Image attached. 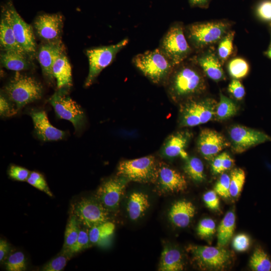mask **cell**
<instances>
[{
	"label": "cell",
	"mask_w": 271,
	"mask_h": 271,
	"mask_svg": "<svg viewBox=\"0 0 271 271\" xmlns=\"http://www.w3.org/2000/svg\"><path fill=\"white\" fill-rule=\"evenodd\" d=\"M249 245L250 238L245 234H239L235 236L233 239L232 246L236 251H244L248 248Z\"/></svg>",
	"instance_id": "44"
},
{
	"label": "cell",
	"mask_w": 271,
	"mask_h": 271,
	"mask_svg": "<svg viewBox=\"0 0 271 271\" xmlns=\"http://www.w3.org/2000/svg\"><path fill=\"white\" fill-rule=\"evenodd\" d=\"M52 73L58 89H66L72 85L71 67L67 57L62 53L57 57L52 66Z\"/></svg>",
	"instance_id": "22"
},
{
	"label": "cell",
	"mask_w": 271,
	"mask_h": 271,
	"mask_svg": "<svg viewBox=\"0 0 271 271\" xmlns=\"http://www.w3.org/2000/svg\"><path fill=\"white\" fill-rule=\"evenodd\" d=\"M237 111L235 103L220 92V100L216 107L215 116L217 119L220 120L226 119L234 116Z\"/></svg>",
	"instance_id": "31"
},
{
	"label": "cell",
	"mask_w": 271,
	"mask_h": 271,
	"mask_svg": "<svg viewBox=\"0 0 271 271\" xmlns=\"http://www.w3.org/2000/svg\"><path fill=\"white\" fill-rule=\"evenodd\" d=\"M235 216L233 212L228 211L221 220L217 229V244L225 245L231 238L235 228Z\"/></svg>",
	"instance_id": "28"
},
{
	"label": "cell",
	"mask_w": 271,
	"mask_h": 271,
	"mask_svg": "<svg viewBox=\"0 0 271 271\" xmlns=\"http://www.w3.org/2000/svg\"><path fill=\"white\" fill-rule=\"evenodd\" d=\"M193 203L187 200H179L171 206L168 214L170 221L176 227L184 228L190 223L195 214Z\"/></svg>",
	"instance_id": "20"
},
{
	"label": "cell",
	"mask_w": 271,
	"mask_h": 271,
	"mask_svg": "<svg viewBox=\"0 0 271 271\" xmlns=\"http://www.w3.org/2000/svg\"><path fill=\"white\" fill-rule=\"evenodd\" d=\"M190 137V133L184 131L171 135L163 145L161 152L162 156L167 158L180 157L186 160L189 157L186 148Z\"/></svg>",
	"instance_id": "19"
},
{
	"label": "cell",
	"mask_w": 271,
	"mask_h": 271,
	"mask_svg": "<svg viewBox=\"0 0 271 271\" xmlns=\"http://www.w3.org/2000/svg\"><path fill=\"white\" fill-rule=\"evenodd\" d=\"M5 264L6 269L8 271H24L27 268L26 257L21 251H16L9 255Z\"/></svg>",
	"instance_id": "36"
},
{
	"label": "cell",
	"mask_w": 271,
	"mask_h": 271,
	"mask_svg": "<svg viewBox=\"0 0 271 271\" xmlns=\"http://www.w3.org/2000/svg\"><path fill=\"white\" fill-rule=\"evenodd\" d=\"M30 115L32 118L35 132L39 139L43 141H58L63 139L65 132L53 126L44 110H33Z\"/></svg>",
	"instance_id": "17"
},
{
	"label": "cell",
	"mask_w": 271,
	"mask_h": 271,
	"mask_svg": "<svg viewBox=\"0 0 271 271\" xmlns=\"http://www.w3.org/2000/svg\"><path fill=\"white\" fill-rule=\"evenodd\" d=\"M30 173L28 169L16 165H11L8 171L11 178L19 181H27Z\"/></svg>",
	"instance_id": "43"
},
{
	"label": "cell",
	"mask_w": 271,
	"mask_h": 271,
	"mask_svg": "<svg viewBox=\"0 0 271 271\" xmlns=\"http://www.w3.org/2000/svg\"><path fill=\"white\" fill-rule=\"evenodd\" d=\"M117 175L129 181L141 183H155L158 177V165L153 156L120 162Z\"/></svg>",
	"instance_id": "6"
},
{
	"label": "cell",
	"mask_w": 271,
	"mask_h": 271,
	"mask_svg": "<svg viewBox=\"0 0 271 271\" xmlns=\"http://www.w3.org/2000/svg\"><path fill=\"white\" fill-rule=\"evenodd\" d=\"M196 62L211 79L219 81L225 76L218 58L211 52H205L196 58Z\"/></svg>",
	"instance_id": "21"
},
{
	"label": "cell",
	"mask_w": 271,
	"mask_h": 271,
	"mask_svg": "<svg viewBox=\"0 0 271 271\" xmlns=\"http://www.w3.org/2000/svg\"><path fill=\"white\" fill-rule=\"evenodd\" d=\"M197 233L202 238H208L213 235L216 231V224L211 218H204L198 224Z\"/></svg>",
	"instance_id": "41"
},
{
	"label": "cell",
	"mask_w": 271,
	"mask_h": 271,
	"mask_svg": "<svg viewBox=\"0 0 271 271\" xmlns=\"http://www.w3.org/2000/svg\"><path fill=\"white\" fill-rule=\"evenodd\" d=\"M132 62L146 77L157 84L167 82L175 67L159 48L135 55Z\"/></svg>",
	"instance_id": "2"
},
{
	"label": "cell",
	"mask_w": 271,
	"mask_h": 271,
	"mask_svg": "<svg viewBox=\"0 0 271 271\" xmlns=\"http://www.w3.org/2000/svg\"><path fill=\"white\" fill-rule=\"evenodd\" d=\"M230 176L223 173L214 187V191L224 198L230 197L229 193Z\"/></svg>",
	"instance_id": "42"
},
{
	"label": "cell",
	"mask_w": 271,
	"mask_h": 271,
	"mask_svg": "<svg viewBox=\"0 0 271 271\" xmlns=\"http://www.w3.org/2000/svg\"><path fill=\"white\" fill-rule=\"evenodd\" d=\"M128 182L121 176L110 178L100 186L95 197L109 212L114 211L119 206Z\"/></svg>",
	"instance_id": "13"
},
{
	"label": "cell",
	"mask_w": 271,
	"mask_h": 271,
	"mask_svg": "<svg viewBox=\"0 0 271 271\" xmlns=\"http://www.w3.org/2000/svg\"><path fill=\"white\" fill-rule=\"evenodd\" d=\"M249 70L248 63L241 58H235L228 63V70L230 75L234 79H239L245 77Z\"/></svg>",
	"instance_id": "35"
},
{
	"label": "cell",
	"mask_w": 271,
	"mask_h": 271,
	"mask_svg": "<svg viewBox=\"0 0 271 271\" xmlns=\"http://www.w3.org/2000/svg\"><path fill=\"white\" fill-rule=\"evenodd\" d=\"M222 172H225L231 169L234 164L233 159L227 153H223Z\"/></svg>",
	"instance_id": "51"
},
{
	"label": "cell",
	"mask_w": 271,
	"mask_h": 271,
	"mask_svg": "<svg viewBox=\"0 0 271 271\" xmlns=\"http://www.w3.org/2000/svg\"><path fill=\"white\" fill-rule=\"evenodd\" d=\"M27 182L37 189L44 192L50 197L53 196L48 184L43 176L37 172H31Z\"/></svg>",
	"instance_id": "40"
},
{
	"label": "cell",
	"mask_w": 271,
	"mask_h": 271,
	"mask_svg": "<svg viewBox=\"0 0 271 271\" xmlns=\"http://www.w3.org/2000/svg\"><path fill=\"white\" fill-rule=\"evenodd\" d=\"M63 17L60 13H44L35 19L34 26L37 35L43 42L61 41Z\"/></svg>",
	"instance_id": "14"
},
{
	"label": "cell",
	"mask_w": 271,
	"mask_h": 271,
	"mask_svg": "<svg viewBox=\"0 0 271 271\" xmlns=\"http://www.w3.org/2000/svg\"><path fill=\"white\" fill-rule=\"evenodd\" d=\"M184 170L188 177L195 182H201L205 179L203 164L197 157L188 158L186 160Z\"/></svg>",
	"instance_id": "32"
},
{
	"label": "cell",
	"mask_w": 271,
	"mask_h": 271,
	"mask_svg": "<svg viewBox=\"0 0 271 271\" xmlns=\"http://www.w3.org/2000/svg\"><path fill=\"white\" fill-rule=\"evenodd\" d=\"M223 153L217 155L212 159L211 168L214 174H217L223 173L222 165L223 159Z\"/></svg>",
	"instance_id": "49"
},
{
	"label": "cell",
	"mask_w": 271,
	"mask_h": 271,
	"mask_svg": "<svg viewBox=\"0 0 271 271\" xmlns=\"http://www.w3.org/2000/svg\"><path fill=\"white\" fill-rule=\"evenodd\" d=\"M229 92L237 100H241L245 95V89L242 83L238 79H234L228 87Z\"/></svg>",
	"instance_id": "45"
},
{
	"label": "cell",
	"mask_w": 271,
	"mask_h": 271,
	"mask_svg": "<svg viewBox=\"0 0 271 271\" xmlns=\"http://www.w3.org/2000/svg\"><path fill=\"white\" fill-rule=\"evenodd\" d=\"M180 124L187 127L201 124L200 101L191 100L184 105L181 110Z\"/></svg>",
	"instance_id": "27"
},
{
	"label": "cell",
	"mask_w": 271,
	"mask_h": 271,
	"mask_svg": "<svg viewBox=\"0 0 271 271\" xmlns=\"http://www.w3.org/2000/svg\"><path fill=\"white\" fill-rule=\"evenodd\" d=\"M174 66L183 62L191 54L192 48L180 23L173 24L162 38L158 47Z\"/></svg>",
	"instance_id": "5"
},
{
	"label": "cell",
	"mask_w": 271,
	"mask_h": 271,
	"mask_svg": "<svg viewBox=\"0 0 271 271\" xmlns=\"http://www.w3.org/2000/svg\"><path fill=\"white\" fill-rule=\"evenodd\" d=\"M270 26H271V24H270Z\"/></svg>",
	"instance_id": "54"
},
{
	"label": "cell",
	"mask_w": 271,
	"mask_h": 271,
	"mask_svg": "<svg viewBox=\"0 0 271 271\" xmlns=\"http://www.w3.org/2000/svg\"><path fill=\"white\" fill-rule=\"evenodd\" d=\"M0 44L2 51L12 50L27 54L18 42L12 28L2 16L0 23Z\"/></svg>",
	"instance_id": "26"
},
{
	"label": "cell",
	"mask_w": 271,
	"mask_h": 271,
	"mask_svg": "<svg viewBox=\"0 0 271 271\" xmlns=\"http://www.w3.org/2000/svg\"><path fill=\"white\" fill-rule=\"evenodd\" d=\"M244 171L240 168L233 169L230 175L229 193L232 197H237L241 192L245 182Z\"/></svg>",
	"instance_id": "34"
},
{
	"label": "cell",
	"mask_w": 271,
	"mask_h": 271,
	"mask_svg": "<svg viewBox=\"0 0 271 271\" xmlns=\"http://www.w3.org/2000/svg\"><path fill=\"white\" fill-rule=\"evenodd\" d=\"M249 266L255 271H269L271 261L267 254L261 248H257L250 257Z\"/></svg>",
	"instance_id": "33"
},
{
	"label": "cell",
	"mask_w": 271,
	"mask_h": 271,
	"mask_svg": "<svg viewBox=\"0 0 271 271\" xmlns=\"http://www.w3.org/2000/svg\"><path fill=\"white\" fill-rule=\"evenodd\" d=\"M187 249L198 266L203 269H221L230 258L229 252L221 246L190 245Z\"/></svg>",
	"instance_id": "11"
},
{
	"label": "cell",
	"mask_w": 271,
	"mask_h": 271,
	"mask_svg": "<svg viewBox=\"0 0 271 271\" xmlns=\"http://www.w3.org/2000/svg\"><path fill=\"white\" fill-rule=\"evenodd\" d=\"M71 256L63 251L47 262L41 268L42 271H60L66 265Z\"/></svg>",
	"instance_id": "39"
},
{
	"label": "cell",
	"mask_w": 271,
	"mask_h": 271,
	"mask_svg": "<svg viewBox=\"0 0 271 271\" xmlns=\"http://www.w3.org/2000/svg\"><path fill=\"white\" fill-rule=\"evenodd\" d=\"M184 269V262L181 252L177 249L165 247L161 254L159 270L180 271Z\"/></svg>",
	"instance_id": "25"
},
{
	"label": "cell",
	"mask_w": 271,
	"mask_h": 271,
	"mask_svg": "<svg viewBox=\"0 0 271 271\" xmlns=\"http://www.w3.org/2000/svg\"><path fill=\"white\" fill-rule=\"evenodd\" d=\"M228 146V143L222 134L210 129L202 130L197 142L199 152L207 160H212Z\"/></svg>",
	"instance_id": "16"
},
{
	"label": "cell",
	"mask_w": 271,
	"mask_h": 271,
	"mask_svg": "<svg viewBox=\"0 0 271 271\" xmlns=\"http://www.w3.org/2000/svg\"><path fill=\"white\" fill-rule=\"evenodd\" d=\"M203 200L208 208L212 210L219 208V201L217 193L214 190L207 192L203 197Z\"/></svg>",
	"instance_id": "47"
},
{
	"label": "cell",
	"mask_w": 271,
	"mask_h": 271,
	"mask_svg": "<svg viewBox=\"0 0 271 271\" xmlns=\"http://www.w3.org/2000/svg\"><path fill=\"white\" fill-rule=\"evenodd\" d=\"M160 192L174 193L184 191L187 187L185 177L164 163L158 165L156 182Z\"/></svg>",
	"instance_id": "15"
},
{
	"label": "cell",
	"mask_w": 271,
	"mask_h": 271,
	"mask_svg": "<svg viewBox=\"0 0 271 271\" xmlns=\"http://www.w3.org/2000/svg\"><path fill=\"white\" fill-rule=\"evenodd\" d=\"M2 16L12 28L19 44L31 59H33L37 47L32 27L24 21L11 0L3 6Z\"/></svg>",
	"instance_id": "7"
},
{
	"label": "cell",
	"mask_w": 271,
	"mask_h": 271,
	"mask_svg": "<svg viewBox=\"0 0 271 271\" xmlns=\"http://www.w3.org/2000/svg\"><path fill=\"white\" fill-rule=\"evenodd\" d=\"M80 228V223L75 216L71 214L66 227L64 242L62 251L69 254L70 248L74 245L77 239Z\"/></svg>",
	"instance_id": "30"
},
{
	"label": "cell",
	"mask_w": 271,
	"mask_h": 271,
	"mask_svg": "<svg viewBox=\"0 0 271 271\" xmlns=\"http://www.w3.org/2000/svg\"><path fill=\"white\" fill-rule=\"evenodd\" d=\"M49 101L59 118L70 121L76 131L82 128L85 120L84 112L80 106L66 94V89H59Z\"/></svg>",
	"instance_id": "10"
},
{
	"label": "cell",
	"mask_w": 271,
	"mask_h": 271,
	"mask_svg": "<svg viewBox=\"0 0 271 271\" xmlns=\"http://www.w3.org/2000/svg\"><path fill=\"white\" fill-rule=\"evenodd\" d=\"M109 211L95 197H83L72 205L71 214L81 224L88 229L108 221Z\"/></svg>",
	"instance_id": "9"
},
{
	"label": "cell",
	"mask_w": 271,
	"mask_h": 271,
	"mask_svg": "<svg viewBox=\"0 0 271 271\" xmlns=\"http://www.w3.org/2000/svg\"><path fill=\"white\" fill-rule=\"evenodd\" d=\"M257 15L261 20L271 21V0H265L258 6Z\"/></svg>",
	"instance_id": "46"
},
{
	"label": "cell",
	"mask_w": 271,
	"mask_h": 271,
	"mask_svg": "<svg viewBox=\"0 0 271 271\" xmlns=\"http://www.w3.org/2000/svg\"><path fill=\"white\" fill-rule=\"evenodd\" d=\"M9 100L14 102L17 111L25 105L41 98L43 87L33 77L16 71L5 87Z\"/></svg>",
	"instance_id": "3"
},
{
	"label": "cell",
	"mask_w": 271,
	"mask_h": 271,
	"mask_svg": "<svg viewBox=\"0 0 271 271\" xmlns=\"http://www.w3.org/2000/svg\"><path fill=\"white\" fill-rule=\"evenodd\" d=\"M234 32H228L220 40L218 45V56L221 61L226 60L231 55L233 48V39Z\"/></svg>",
	"instance_id": "37"
},
{
	"label": "cell",
	"mask_w": 271,
	"mask_h": 271,
	"mask_svg": "<svg viewBox=\"0 0 271 271\" xmlns=\"http://www.w3.org/2000/svg\"><path fill=\"white\" fill-rule=\"evenodd\" d=\"M128 38L122 39L117 43L87 49L86 55L89 62V72L84 85L90 86L103 69L110 64L117 54L128 43Z\"/></svg>",
	"instance_id": "8"
},
{
	"label": "cell",
	"mask_w": 271,
	"mask_h": 271,
	"mask_svg": "<svg viewBox=\"0 0 271 271\" xmlns=\"http://www.w3.org/2000/svg\"><path fill=\"white\" fill-rule=\"evenodd\" d=\"M266 55L267 56L271 59V47L269 48L268 51L266 52Z\"/></svg>",
	"instance_id": "53"
},
{
	"label": "cell",
	"mask_w": 271,
	"mask_h": 271,
	"mask_svg": "<svg viewBox=\"0 0 271 271\" xmlns=\"http://www.w3.org/2000/svg\"><path fill=\"white\" fill-rule=\"evenodd\" d=\"M169 92L175 99L188 97L205 88L203 76L195 67L184 61L175 66L168 81Z\"/></svg>",
	"instance_id": "1"
},
{
	"label": "cell",
	"mask_w": 271,
	"mask_h": 271,
	"mask_svg": "<svg viewBox=\"0 0 271 271\" xmlns=\"http://www.w3.org/2000/svg\"><path fill=\"white\" fill-rule=\"evenodd\" d=\"M10 249V244L7 240L3 239L0 240V261L1 262L5 261L8 256Z\"/></svg>",
	"instance_id": "50"
},
{
	"label": "cell",
	"mask_w": 271,
	"mask_h": 271,
	"mask_svg": "<svg viewBox=\"0 0 271 271\" xmlns=\"http://www.w3.org/2000/svg\"><path fill=\"white\" fill-rule=\"evenodd\" d=\"M228 133L232 150L238 154L258 145L271 141V137L264 132L241 125H233Z\"/></svg>",
	"instance_id": "12"
},
{
	"label": "cell",
	"mask_w": 271,
	"mask_h": 271,
	"mask_svg": "<svg viewBox=\"0 0 271 271\" xmlns=\"http://www.w3.org/2000/svg\"><path fill=\"white\" fill-rule=\"evenodd\" d=\"M229 27L225 22L195 23L187 26L185 33L192 48L200 49L221 40Z\"/></svg>",
	"instance_id": "4"
},
{
	"label": "cell",
	"mask_w": 271,
	"mask_h": 271,
	"mask_svg": "<svg viewBox=\"0 0 271 271\" xmlns=\"http://www.w3.org/2000/svg\"><path fill=\"white\" fill-rule=\"evenodd\" d=\"M17 112L16 108H15L9 100L1 94L0 97L1 115L3 116H10L15 114Z\"/></svg>",
	"instance_id": "48"
},
{
	"label": "cell",
	"mask_w": 271,
	"mask_h": 271,
	"mask_svg": "<svg viewBox=\"0 0 271 271\" xmlns=\"http://www.w3.org/2000/svg\"><path fill=\"white\" fill-rule=\"evenodd\" d=\"M210 0H189L191 6L199 7H204L207 6Z\"/></svg>",
	"instance_id": "52"
},
{
	"label": "cell",
	"mask_w": 271,
	"mask_h": 271,
	"mask_svg": "<svg viewBox=\"0 0 271 271\" xmlns=\"http://www.w3.org/2000/svg\"><path fill=\"white\" fill-rule=\"evenodd\" d=\"M31 60L28 55L15 51H2L1 54L2 65L7 69L16 72L29 69Z\"/></svg>",
	"instance_id": "23"
},
{
	"label": "cell",
	"mask_w": 271,
	"mask_h": 271,
	"mask_svg": "<svg viewBox=\"0 0 271 271\" xmlns=\"http://www.w3.org/2000/svg\"><path fill=\"white\" fill-rule=\"evenodd\" d=\"M64 52V46L61 41L58 42H43L37 51V58L45 77L51 81L54 77L52 66L55 59Z\"/></svg>",
	"instance_id": "18"
},
{
	"label": "cell",
	"mask_w": 271,
	"mask_h": 271,
	"mask_svg": "<svg viewBox=\"0 0 271 271\" xmlns=\"http://www.w3.org/2000/svg\"><path fill=\"white\" fill-rule=\"evenodd\" d=\"M92 245L89 236V229L80 224L79 235L76 242L70 248L69 254L72 256L73 254L78 253L83 249H86Z\"/></svg>",
	"instance_id": "38"
},
{
	"label": "cell",
	"mask_w": 271,
	"mask_h": 271,
	"mask_svg": "<svg viewBox=\"0 0 271 271\" xmlns=\"http://www.w3.org/2000/svg\"><path fill=\"white\" fill-rule=\"evenodd\" d=\"M149 196L142 192H134L130 195L127 204L129 218L137 220L144 215L150 207Z\"/></svg>",
	"instance_id": "24"
},
{
	"label": "cell",
	"mask_w": 271,
	"mask_h": 271,
	"mask_svg": "<svg viewBox=\"0 0 271 271\" xmlns=\"http://www.w3.org/2000/svg\"><path fill=\"white\" fill-rule=\"evenodd\" d=\"M115 225L107 221L89 229V236L92 245H100L108 240L114 233Z\"/></svg>",
	"instance_id": "29"
}]
</instances>
